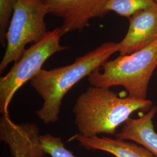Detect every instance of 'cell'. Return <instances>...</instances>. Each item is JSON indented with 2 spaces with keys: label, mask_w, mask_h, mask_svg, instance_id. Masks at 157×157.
I'll return each instance as SVG.
<instances>
[{
  "label": "cell",
  "mask_w": 157,
  "mask_h": 157,
  "mask_svg": "<svg viewBox=\"0 0 157 157\" xmlns=\"http://www.w3.org/2000/svg\"><path fill=\"white\" fill-rule=\"evenodd\" d=\"M118 52V43H104L73 63L51 70L41 69L30 80V85L43 100L42 107L36 113L47 124L59 120L62 101L71 88L86 76L100 69L110 56Z\"/></svg>",
  "instance_id": "1"
},
{
  "label": "cell",
  "mask_w": 157,
  "mask_h": 157,
  "mask_svg": "<svg viewBox=\"0 0 157 157\" xmlns=\"http://www.w3.org/2000/svg\"><path fill=\"white\" fill-rule=\"evenodd\" d=\"M150 100L121 98L109 89L91 86L77 98L73 112L79 134L93 137L115 135L116 130L136 111L148 112Z\"/></svg>",
  "instance_id": "2"
},
{
  "label": "cell",
  "mask_w": 157,
  "mask_h": 157,
  "mask_svg": "<svg viewBox=\"0 0 157 157\" xmlns=\"http://www.w3.org/2000/svg\"><path fill=\"white\" fill-rule=\"evenodd\" d=\"M88 76L91 86L109 89L122 86L128 97L146 100L150 81L157 68V40L150 45L129 55L107 61Z\"/></svg>",
  "instance_id": "3"
},
{
  "label": "cell",
  "mask_w": 157,
  "mask_h": 157,
  "mask_svg": "<svg viewBox=\"0 0 157 157\" xmlns=\"http://www.w3.org/2000/svg\"><path fill=\"white\" fill-rule=\"evenodd\" d=\"M50 13L42 0H17L6 33V50L0 63L3 72L11 62L19 60L29 43L40 41L47 33L45 22Z\"/></svg>",
  "instance_id": "4"
},
{
  "label": "cell",
  "mask_w": 157,
  "mask_h": 157,
  "mask_svg": "<svg viewBox=\"0 0 157 157\" xmlns=\"http://www.w3.org/2000/svg\"><path fill=\"white\" fill-rule=\"evenodd\" d=\"M61 28L48 32L40 41L24 51L9 72L0 78V112L9 114L8 107L18 89L42 69L45 61L58 52L69 47L60 44Z\"/></svg>",
  "instance_id": "5"
},
{
  "label": "cell",
  "mask_w": 157,
  "mask_h": 157,
  "mask_svg": "<svg viewBox=\"0 0 157 157\" xmlns=\"http://www.w3.org/2000/svg\"><path fill=\"white\" fill-rule=\"evenodd\" d=\"M108 0H43L50 13L63 19L60 27L61 36L89 26L94 17H102L108 12Z\"/></svg>",
  "instance_id": "6"
},
{
  "label": "cell",
  "mask_w": 157,
  "mask_h": 157,
  "mask_svg": "<svg viewBox=\"0 0 157 157\" xmlns=\"http://www.w3.org/2000/svg\"><path fill=\"white\" fill-rule=\"evenodd\" d=\"M40 136L35 123L16 124L9 114L0 118V140L8 146L12 157H44Z\"/></svg>",
  "instance_id": "7"
},
{
  "label": "cell",
  "mask_w": 157,
  "mask_h": 157,
  "mask_svg": "<svg viewBox=\"0 0 157 157\" xmlns=\"http://www.w3.org/2000/svg\"><path fill=\"white\" fill-rule=\"evenodd\" d=\"M126 34L118 43L119 56L129 55L157 40V5L137 12L130 17Z\"/></svg>",
  "instance_id": "8"
},
{
  "label": "cell",
  "mask_w": 157,
  "mask_h": 157,
  "mask_svg": "<svg viewBox=\"0 0 157 157\" xmlns=\"http://www.w3.org/2000/svg\"><path fill=\"white\" fill-rule=\"evenodd\" d=\"M157 113V108L153 105L140 117L129 118L121 132L115 134L116 139L133 141L146 147L157 157V133L153 124V119Z\"/></svg>",
  "instance_id": "9"
},
{
  "label": "cell",
  "mask_w": 157,
  "mask_h": 157,
  "mask_svg": "<svg viewBox=\"0 0 157 157\" xmlns=\"http://www.w3.org/2000/svg\"><path fill=\"white\" fill-rule=\"evenodd\" d=\"M71 139L78 141L79 146L87 150L107 152L116 157H156L143 146L118 139L86 137L78 133Z\"/></svg>",
  "instance_id": "10"
},
{
  "label": "cell",
  "mask_w": 157,
  "mask_h": 157,
  "mask_svg": "<svg viewBox=\"0 0 157 157\" xmlns=\"http://www.w3.org/2000/svg\"><path fill=\"white\" fill-rule=\"evenodd\" d=\"M154 3V0H108L106 9L108 12H115L120 16L129 18L136 12Z\"/></svg>",
  "instance_id": "11"
},
{
  "label": "cell",
  "mask_w": 157,
  "mask_h": 157,
  "mask_svg": "<svg viewBox=\"0 0 157 157\" xmlns=\"http://www.w3.org/2000/svg\"><path fill=\"white\" fill-rule=\"evenodd\" d=\"M17 0H0V40L3 47L6 44V33L14 11Z\"/></svg>",
  "instance_id": "12"
},
{
  "label": "cell",
  "mask_w": 157,
  "mask_h": 157,
  "mask_svg": "<svg viewBox=\"0 0 157 157\" xmlns=\"http://www.w3.org/2000/svg\"><path fill=\"white\" fill-rule=\"evenodd\" d=\"M156 75H157V71H156ZM156 91H157V89H156ZM155 107H156V108H157V104H156V105H155Z\"/></svg>",
  "instance_id": "13"
},
{
  "label": "cell",
  "mask_w": 157,
  "mask_h": 157,
  "mask_svg": "<svg viewBox=\"0 0 157 157\" xmlns=\"http://www.w3.org/2000/svg\"><path fill=\"white\" fill-rule=\"evenodd\" d=\"M154 2L157 5V0H154Z\"/></svg>",
  "instance_id": "14"
},
{
  "label": "cell",
  "mask_w": 157,
  "mask_h": 157,
  "mask_svg": "<svg viewBox=\"0 0 157 157\" xmlns=\"http://www.w3.org/2000/svg\"><path fill=\"white\" fill-rule=\"evenodd\" d=\"M42 1H43V0H42Z\"/></svg>",
  "instance_id": "15"
}]
</instances>
